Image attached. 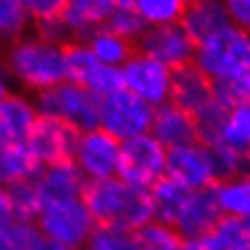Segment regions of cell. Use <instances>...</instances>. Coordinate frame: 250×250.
<instances>
[{
    "instance_id": "83f0119b",
    "label": "cell",
    "mask_w": 250,
    "mask_h": 250,
    "mask_svg": "<svg viewBox=\"0 0 250 250\" xmlns=\"http://www.w3.org/2000/svg\"><path fill=\"white\" fill-rule=\"evenodd\" d=\"M187 4L189 0H132V7L148 28L180 21Z\"/></svg>"
},
{
    "instance_id": "44dd1931",
    "label": "cell",
    "mask_w": 250,
    "mask_h": 250,
    "mask_svg": "<svg viewBox=\"0 0 250 250\" xmlns=\"http://www.w3.org/2000/svg\"><path fill=\"white\" fill-rule=\"evenodd\" d=\"M180 23L193 41L202 42L231 26V17L223 0H189Z\"/></svg>"
},
{
    "instance_id": "7bdbcfd3",
    "label": "cell",
    "mask_w": 250,
    "mask_h": 250,
    "mask_svg": "<svg viewBox=\"0 0 250 250\" xmlns=\"http://www.w3.org/2000/svg\"><path fill=\"white\" fill-rule=\"evenodd\" d=\"M248 223H250V221H248Z\"/></svg>"
},
{
    "instance_id": "6da1fadb",
    "label": "cell",
    "mask_w": 250,
    "mask_h": 250,
    "mask_svg": "<svg viewBox=\"0 0 250 250\" xmlns=\"http://www.w3.org/2000/svg\"><path fill=\"white\" fill-rule=\"evenodd\" d=\"M2 72L23 93L39 96L66 81L64 47L51 45L34 32H28L7 45Z\"/></svg>"
},
{
    "instance_id": "ab89813d",
    "label": "cell",
    "mask_w": 250,
    "mask_h": 250,
    "mask_svg": "<svg viewBox=\"0 0 250 250\" xmlns=\"http://www.w3.org/2000/svg\"><path fill=\"white\" fill-rule=\"evenodd\" d=\"M0 250H17V246H15V235H13V227L0 229Z\"/></svg>"
},
{
    "instance_id": "7c38bea8",
    "label": "cell",
    "mask_w": 250,
    "mask_h": 250,
    "mask_svg": "<svg viewBox=\"0 0 250 250\" xmlns=\"http://www.w3.org/2000/svg\"><path fill=\"white\" fill-rule=\"evenodd\" d=\"M195 45L183 23H166V26H151L145 30L142 39L136 42V51L157 60L159 64L167 66L170 70H178L183 66L193 64Z\"/></svg>"
},
{
    "instance_id": "60d3db41",
    "label": "cell",
    "mask_w": 250,
    "mask_h": 250,
    "mask_svg": "<svg viewBox=\"0 0 250 250\" xmlns=\"http://www.w3.org/2000/svg\"><path fill=\"white\" fill-rule=\"evenodd\" d=\"M9 93H11V81H9L7 74L0 70V104H2V100L7 98Z\"/></svg>"
},
{
    "instance_id": "4dcf8cb0",
    "label": "cell",
    "mask_w": 250,
    "mask_h": 250,
    "mask_svg": "<svg viewBox=\"0 0 250 250\" xmlns=\"http://www.w3.org/2000/svg\"><path fill=\"white\" fill-rule=\"evenodd\" d=\"M7 191L11 197V206H13L15 221L17 223H34L42 208V202H41L39 191H36V187H34V180L20 183Z\"/></svg>"
},
{
    "instance_id": "74e56055",
    "label": "cell",
    "mask_w": 250,
    "mask_h": 250,
    "mask_svg": "<svg viewBox=\"0 0 250 250\" xmlns=\"http://www.w3.org/2000/svg\"><path fill=\"white\" fill-rule=\"evenodd\" d=\"M15 223L17 221H15V214H13L9 191L0 187V229H9V227H13Z\"/></svg>"
},
{
    "instance_id": "7a4b0ae2",
    "label": "cell",
    "mask_w": 250,
    "mask_h": 250,
    "mask_svg": "<svg viewBox=\"0 0 250 250\" xmlns=\"http://www.w3.org/2000/svg\"><path fill=\"white\" fill-rule=\"evenodd\" d=\"M83 202L96 225H108L125 231H138L155 221L151 191L123 183L119 176L87 183Z\"/></svg>"
},
{
    "instance_id": "2e32d148",
    "label": "cell",
    "mask_w": 250,
    "mask_h": 250,
    "mask_svg": "<svg viewBox=\"0 0 250 250\" xmlns=\"http://www.w3.org/2000/svg\"><path fill=\"white\" fill-rule=\"evenodd\" d=\"M170 102L195 117L214 102V85L195 64L183 66L172 74Z\"/></svg>"
},
{
    "instance_id": "ac0fdd59",
    "label": "cell",
    "mask_w": 250,
    "mask_h": 250,
    "mask_svg": "<svg viewBox=\"0 0 250 250\" xmlns=\"http://www.w3.org/2000/svg\"><path fill=\"white\" fill-rule=\"evenodd\" d=\"M39 119L32 96L23 91H11L0 104V140L26 142Z\"/></svg>"
},
{
    "instance_id": "d590c367",
    "label": "cell",
    "mask_w": 250,
    "mask_h": 250,
    "mask_svg": "<svg viewBox=\"0 0 250 250\" xmlns=\"http://www.w3.org/2000/svg\"><path fill=\"white\" fill-rule=\"evenodd\" d=\"M68 0H26V9L34 21L51 20V17H62Z\"/></svg>"
},
{
    "instance_id": "ffe728a7",
    "label": "cell",
    "mask_w": 250,
    "mask_h": 250,
    "mask_svg": "<svg viewBox=\"0 0 250 250\" xmlns=\"http://www.w3.org/2000/svg\"><path fill=\"white\" fill-rule=\"evenodd\" d=\"M115 7L117 0H68L62 20L72 41H87V36L106 26Z\"/></svg>"
},
{
    "instance_id": "d6986e66",
    "label": "cell",
    "mask_w": 250,
    "mask_h": 250,
    "mask_svg": "<svg viewBox=\"0 0 250 250\" xmlns=\"http://www.w3.org/2000/svg\"><path fill=\"white\" fill-rule=\"evenodd\" d=\"M155 140L159 142L166 151L185 146L189 142L197 140V127H195V117L185 112L183 108L167 102L159 108H155L151 132Z\"/></svg>"
},
{
    "instance_id": "603a6c76",
    "label": "cell",
    "mask_w": 250,
    "mask_h": 250,
    "mask_svg": "<svg viewBox=\"0 0 250 250\" xmlns=\"http://www.w3.org/2000/svg\"><path fill=\"white\" fill-rule=\"evenodd\" d=\"M223 216L250 221V176L223 178L212 187Z\"/></svg>"
},
{
    "instance_id": "9a60e30c",
    "label": "cell",
    "mask_w": 250,
    "mask_h": 250,
    "mask_svg": "<svg viewBox=\"0 0 250 250\" xmlns=\"http://www.w3.org/2000/svg\"><path fill=\"white\" fill-rule=\"evenodd\" d=\"M223 218L221 208H218L214 189H202V191H189V195L180 206L172 227L178 231V235L187 237H206L216 223Z\"/></svg>"
},
{
    "instance_id": "4fadbf2b",
    "label": "cell",
    "mask_w": 250,
    "mask_h": 250,
    "mask_svg": "<svg viewBox=\"0 0 250 250\" xmlns=\"http://www.w3.org/2000/svg\"><path fill=\"white\" fill-rule=\"evenodd\" d=\"M119 155H121V142L98 127L91 132L79 134L72 161L87 183H93V180H106L117 176Z\"/></svg>"
},
{
    "instance_id": "8d00e7d4",
    "label": "cell",
    "mask_w": 250,
    "mask_h": 250,
    "mask_svg": "<svg viewBox=\"0 0 250 250\" xmlns=\"http://www.w3.org/2000/svg\"><path fill=\"white\" fill-rule=\"evenodd\" d=\"M229 11L231 23L250 32V0H223Z\"/></svg>"
},
{
    "instance_id": "5bb4252c",
    "label": "cell",
    "mask_w": 250,
    "mask_h": 250,
    "mask_svg": "<svg viewBox=\"0 0 250 250\" xmlns=\"http://www.w3.org/2000/svg\"><path fill=\"white\" fill-rule=\"evenodd\" d=\"M77 140L79 132L72 129L70 125L53 121V119H39L26 145L42 167L51 164H62V161H70Z\"/></svg>"
},
{
    "instance_id": "f1b7e54d",
    "label": "cell",
    "mask_w": 250,
    "mask_h": 250,
    "mask_svg": "<svg viewBox=\"0 0 250 250\" xmlns=\"http://www.w3.org/2000/svg\"><path fill=\"white\" fill-rule=\"evenodd\" d=\"M136 250H180L183 237L172 225L151 221L138 231H134Z\"/></svg>"
},
{
    "instance_id": "9c48e42d",
    "label": "cell",
    "mask_w": 250,
    "mask_h": 250,
    "mask_svg": "<svg viewBox=\"0 0 250 250\" xmlns=\"http://www.w3.org/2000/svg\"><path fill=\"white\" fill-rule=\"evenodd\" d=\"M64 60L68 83L85 87L91 93H96L100 100L123 89L121 68L102 66L85 41H70L68 45H64Z\"/></svg>"
},
{
    "instance_id": "d6a6232c",
    "label": "cell",
    "mask_w": 250,
    "mask_h": 250,
    "mask_svg": "<svg viewBox=\"0 0 250 250\" xmlns=\"http://www.w3.org/2000/svg\"><path fill=\"white\" fill-rule=\"evenodd\" d=\"M212 85H214V100L218 104H223L225 108L250 102V70L240 74V77Z\"/></svg>"
},
{
    "instance_id": "f546056e",
    "label": "cell",
    "mask_w": 250,
    "mask_h": 250,
    "mask_svg": "<svg viewBox=\"0 0 250 250\" xmlns=\"http://www.w3.org/2000/svg\"><path fill=\"white\" fill-rule=\"evenodd\" d=\"M106 28H108L110 32H115L117 36L125 39L127 42L136 45V42L142 39V34H145V30L148 26L142 21V17L138 15V11H136L132 4H117V7L112 9L108 21H106Z\"/></svg>"
},
{
    "instance_id": "836d02e7",
    "label": "cell",
    "mask_w": 250,
    "mask_h": 250,
    "mask_svg": "<svg viewBox=\"0 0 250 250\" xmlns=\"http://www.w3.org/2000/svg\"><path fill=\"white\" fill-rule=\"evenodd\" d=\"M17 250H66L36 227V223H15L13 225Z\"/></svg>"
},
{
    "instance_id": "1f68e13d",
    "label": "cell",
    "mask_w": 250,
    "mask_h": 250,
    "mask_svg": "<svg viewBox=\"0 0 250 250\" xmlns=\"http://www.w3.org/2000/svg\"><path fill=\"white\" fill-rule=\"evenodd\" d=\"M85 250H136L134 233L119 227L98 225L87 240Z\"/></svg>"
},
{
    "instance_id": "3957f363",
    "label": "cell",
    "mask_w": 250,
    "mask_h": 250,
    "mask_svg": "<svg viewBox=\"0 0 250 250\" xmlns=\"http://www.w3.org/2000/svg\"><path fill=\"white\" fill-rule=\"evenodd\" d=\"M193 64L212 83L229 81L248 72L250 70V32L231 23V26L216 32L214 36L197 42Z\"/></svg>"
},
{
    "instance_id": "b9f144b4",
    "label": "cell",
    "mask_w": 250,
    "mask_h": 250,
    "mask_svg": "<svg viewBox=\"0 0 250 250\" xmlns=\"http://www.w3.org/2000/svg\"><path fill=\"white\" fill-rule=\"evenodd\" d=\"M248 176H250V174H248Z\"/></svg>"
},
{
    "instance_id": "52a82bcc",
    "label": "cell",
    "mask_w": 250,
    "mask_h": 250,
    "mask_svg": "<svg viewBox=\"0 0 250 250\" xmlns=\"http://www.w3.org/2000/svg\"><path fill=\"white\" fill-rule=\"evenodd\" d=\"M167 170V151L151 134L121 142L117 176L123 183L151 191Z\"/></svg>"
},
{
    "instance_id": "4316f807",
    "label": "cell",
    "mask_w": 250,
    "mask_h": 250,
    "mask_svg": "<svg viewBox=\"0 0 250 250\" xmlns=\"http://www.w3.org/2000/svg\"><path fill=\"white\" fill-rule=\"evenodd\" d=\"M32 28L26 0H0V42L11 45Z\"/></svg>"
},
{
    "instance_id": "8992f818",
    "label": "cell",
    "mask_w": 250,
    "mask_h": 250,
    "mask_svg": "<svg viewBox=\"0 0 250 250\" xmlns=\"http://www.w3.org/2000/svg\"><path fill=\"white\" fill-rule=\"evenodd\" d=\"M210 148L214 151L221 180L250 174V102L227 108Z\"/></svg>"
},
{
    "instance_id": "8fae6325",
    "label": "cell",
    "mask_w": 250,
    "mask_h": 250,
    "mask_svg": "<svg viewBox=\"0 0 250 250\" xmlns=\"http://www.w3.org/2000/svg\"><path fill=\"white\" fill-rule=\"evenodd\" d=\"M172 70L157 60L148 55L134 51L125 64L121 66L123 89L134 93L142 102H146L153 108H159L170 102L172 93Z\"/></svg>"
},
{
    "instance_id": "d4e9b609",
    "label": "cell",
    "mask_w": 250,
    "mask_h": 250,
    "mask_svg": "<svg viewBox=\"0 0 250 250\" xmlns=\"http://www.w3.org/2000/svg\"><path fill=\"white\" fill-rule=\"evenodd\" d=\"M189 195V191L185 187H180L178 183H174L172 178H161L157 185L151 189V202H153V212H155V221L172 225L176 218L180 206Z\"/></svg>"
},
{
    "instance_id": "ba28073f",
    "label": "cell",
    "mask_w": 250,
    "mask_h": 250,
    "mask_svg": "<svg viewBox=\"0 0 250 250\" xmlns=\"http://www.w3.org/2000/svg\"><path fill=\"white\" fill-rule=\"evenodd\" d=\"M155 108L129 91H117L102 100L100 129L119 142H127L151 132Z\"/></svg>"
},
{
    "instance_id": "5b68a950",
    "label": "cell",
    "mask_w": 250,
    "mask_h": 250,
    "mask_svg": "<svg viewBox=\"0 0 250 250\" xmlns=\"http://www.w3.org/2000/svg\"><path fill=\"white\" fill-rule=\"evenodd\" d=\"M34 223L49 240L66 250H85L87 240L98 227L83 197L42 204Z\"/></svg>"
},
{
    "instance_id": "30bf717a",
    "label": "cell",
    "mask_w": 250,
    "mask_h": 250,
    "mask_svg": "<svg viewBox=\"0 0 250 250\" xmlns=\"http://www.w3.org/2000/svg\"><path fill=\"white\" fill-rule=\"evenodd\" d=\"M166 176L185 187L187 191H202L212 189L221 180V172H218L214 151L195 140L167 151Z\"/></svg>"
},
{
    "instance_id": "7402d4cb",
    "label": "cell",
    "mask_w": 250,
    "mask_h": 250,
    "mask_svg": "<svg viewBox=\"0 0 250 250\" xmlns=\"http://www.w3.org/2000/svg\"><path fill=\"white\" fill-rule=\"evenodd\" d=\"M41 172V164L36 161L26 142H4L0 140V187H11L34 180Z\"/></svg>"
},
{
    "instance_id": "f35d334b",
    "label": "cell",
    "mask_w": 250,
    "mask_h": 250,
    "mask_svg": "<svg viewBox=\"0 0 250 250\" xmlns=\"http://www.w3.org/2000/svg\"><path fill=\"white\" fill-rule=\"evenodd\" d=\"M180 250H212L208 237H187L180 244Z\"/></svg>"
},
{
    "instance_id": "484cf974",
    "label": "cell",
    "mask_w": 250,
    "mask_h": 250,
    "mask_svg": "<svg viewBox=\"0 0 250 250\" xmlns=\"http://www.w3.org/2000/svg\"><path fill=\"white\" fill-rule=\"evenodd\" d=\"M206 237L212 250H250V223L223 216Z\"/></svg>"
},
{
    "instance_id": "cb8c5ba5",
    "label": "cell",
    "mask_w": 250,
    "mask_h": 250,
    "mask_svg": "<svg viewBox=\"0 0 250 250\" xmlns=\"http://www.w3.org/2000/svg\"><path fill=\"white\" fill-rule=\"evenodd\" d=\"M85 42L100 64L110 66V68H121L136 51V47L132 42H127L121 36H117L115 32H110L106 26L96 30L91 36H87Z\"/></svg>"
},
{
    "instance_id": "277c9868",
    "label": "cell",
    "mask_w": 250,
    "mask_h": 250,
    "mask_svg": "<svg viewBox=\"0 0 250 250\" xmlns=\"http://www.w3.org/2000/svg\"><path fill=\"white\" fill-rule=\"evenodd\" d=\"M34 104L41 119L62 121L77 129L79 134L100 127L102 100L81 85L64 81L58 87H51L34 96Z\"/></svg>"
},
{
    "instance_id": "e575fe53",
    "label": "cell",
    "mask_w": 250,
    "mask_h": 250,
    "mask_svg": "<svg viewBox=\"0 0 250 250\" xmlns=\"http://www.w3.org/2000/svg\"><path fill=\"white\" fill-rule=\"evenodd\" d=\"M32 28H34V34L39 36V39L51 42V45L64 47L72 41V36H70V32H68V28H66V23H64L62 17H51V20L34 21Z\"/></svg>"
},
{
    "instance_id": "e0dca14e",
    "label": "cell",
    "mask_w": 250,
    "mask_h": 250,
    "mask_svg": "<svg viewBox=\"0 0 250 250\" xmlns=\"http://www.w3.org/2000/svg\"><path fill=\"white\" fill-rule=\"evenodd\" d=\"M34 187L41 195V202L49 204V202H62V199L83 197L87 180L70 159V161H62V164L42 166L34 178Z\"/></svg>"
}]
</instances>
